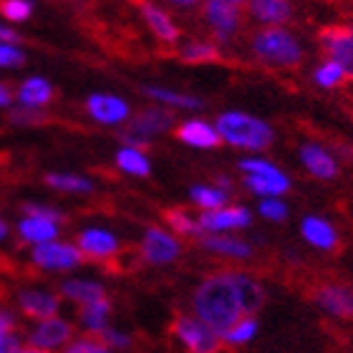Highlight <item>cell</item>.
<instances>
[{
	"label": "cell",
	"mask_w": 353,
	"mask_h": 353,
	"mask_svg": "<svg viewBox=\"0 0 353 353\" xmlns=\"http://www.w3.org/2000/svg\"><path fill=\"white\" fill-rule=\"evenodd\" d=\"M182 255V243L162 228H149L141 237V258L149 265H170Z\"/></svg>",
	"instance_id": "30bf717a"
},
{
	"label": "cell",
	"mask_w": 353,
	"mask_h": 353,
	"mask_svg": "<svg viewBox=\"0 0 353 353\" xmlns=\"http://www.w3.org/2000/svg\"><path fill=\"white\" fill-rule=\"evenodd\" d=\"M313 81H316L321 88H336V86H341V83L346 81V74H343V71H341V66H336L333 61H325V63H321V66L316 68Z\"/></svg>",
	"instance_id": "e575fe53"
},
{
	"label": "cell",
	"mask_w": 353,
	"mask_h": 353,
	"mask_svg": "<svg viewBox=\"0 0 353 353\" xmlns=\"http://www.w3.org/2000/svg\"><path fill=\"white\" fill-rule=\"evenodd\" d=\"M0 43L18 46V43H21V36H18V33H15L13 28H8L6 23H0Z\"/></svg>",
	"instance_id": "bcb514c9"
},
{
	"label": "cell",
	"mask_w": 353,
	"mask_h": 353,
	"mask_svg": "<svg viewBox=\"0 0 353 353\" xmlns=\"http://www.w3.org/2000/svg\"><path fill=\"white\" fill-rule=\"evenodd\" d=\"M0 13L10 23H26L33 15V3H28V0H6V3H0Z\"/></svg>",
	"instance_id": "d590c367"
},
{
	"label": "cell",
	"mask_w": 353,
	"mask_h": 353,
	"mask_svg": "<svg viewBox=\"0 0 353 353\" xmlns=\"http://www.w3.org/2000/svg\"><path fill=\"white\" fill-rule=\"evenodd\" d=\"M18 308L33 321H46V318H56L61 308V298L43 288H26L18 293Z\"/></svg>",
	"instance_id": "5bb4252c"
},
{
	"label": "cell",
	"mask_w": 353,
	"mask_h": 353,
	"mask_svg": "<svg viewBox=\"0 0 353 353\" xmlns=\"http://www.w3.org/2000/svg\"><path fill=\"white\" fill-rule=\"evenodd\" d=\"M250 15L255 21L270 28H280L283 23L293 18V6L285 0H252L250 3Z\"/></svg>",
	"instance_id": "44dd1931"
},
{
	"label": "cell",
	"mask_w": 353,
	"mask_h": 353,
	"mask_svg": "<svg viewBox=\"0 0 353 353\" xmlns=\"http://www.w3.org/2000/svg\"><path fill=\"white\" fill-rule=\"evenodd\" d=\"M30 260H33V265L43 268V270L61 272V270H74V268H79V265L83 263V255L74 243H61V240H53V243H46V245L33 248Z\"/></svg>",
	"instance_id": "ba28073f"
},
{
	"label": "cell",
	"mask_w": 353,
	"mask_h": 353,
	"mask_svg": "<svg viewBox=\"0 0 353 353\" xmlns=\"http://www.w3.org/2000/svg\"><path fill=\"white\" fill-rule=\"evenodd\" d=\"M192 305H194V318H199L220 339H225V333L243 318V310H240V303H237L235 283H232L230 272L210 275L207 280H202L197 290H194Z\"/></svg>",
	"instance_id": "6da1fadb"
},
{
	"label": "cell",
	"mask_w": 353,
	"mask_h": 353,
	"mask_svg": "<svg viewBox=\"0 0 353 353\" xmlns=\"http://www.w3.org/2000/svg\"><path fill=\"white\" fill-rule=\"evenodd\" d=\"M26 210V214H30V217H43V220H53V222H63V214L56 210V207H48V205H26L23 207Z\"/></svg>",
	"instance_id": "b9f144b4"
},
{
	"label": "cell",
	"mask_w": 353,
	"mask_h": 353,
	"mask_svg": "<svg viewBox=\"0 0 353 353\" xmlns=\"http://www.w3.org/2000/svg\"><path fill=\"white\" fill-rule=\"evenodd\" d=\"M172 333L190 353H220L222 339L194 316H176Z\"/></svg>",
	"instance_id": "52a82bcc"
},
{
	"label": "cell",
	"mask_w": 353,
	"mask_h": 353,
	"mask_svg": "<svg viewBox=\"0 0 353 353\" xmlns=\"http://www.w3.org/2000/svg\"><path fill=\"white\" fill-rule=\"evenodd\" d=\"M243 8V3H235V0H210V3H205V21L220 43H230L240 33L245 13Z\"/></svg>",
	"instance_id": "5b68a950"
},
{
	"label": "cell",
	"mask_w": 353,
	"mask_h": 353,
	"mask_svg": "<svg viewBox=\"0 0 353 353\" xmlns=\"http://www.w3.org/2000/svg\"><path fill=\"white\" fill-rule=\"evenodd\" d=\"M252 53L263 63L278 68H295L303 63L301 41L285 28H263L250 41Z\"/></svg>",
	"instance_id": "3957f363"
},
{
	"label": "cell",
	"mask_w": 353,
	"mask_h": 353,
	"mask_svg": "<svg viewBox=\"0 0 353 353\" xmlns=\"http://www.w3.org/2000/svg\"><path fill=\"white\" fill-rule=\"evenodd\" d=\"M21 336L18 333H13V336H8L3 343H0V353H18L21 351Z\"/></svg>",
	"instance_id": "f6af8a7d"
},
{
	"label": "cell",
	"mask_w": 353,
	"mask_h": 353,
	"mask_svg": "<svg viewBox=\"0 0 353 353\" xmlns=\"http://www.w3.org/2000/svg\"><path fill=\"white\" fill-rule=\"evenodd\" d=\"M23 61H26V53L18 46L0 43V68H18L23 66Z\"/></svg>",
	"instance_id": "ab89813d"
},
{
	"label": "cell",
	"mask_w": 353,
	"mask_h": 353,
	"mask_svg": "<svg viewBox=\"0 0 353 353\" xmlns=\"http://www.w3.org/2000/svg\"><path fill=\"white\" fill-rule=\"evenodd\" d=\"M202 248L207 252H214V255H225V258H235V260H245L252 255L250 243L245 240H237V237H228V235H207L202 237Z\"/></svg>",
	"instance_id": "603a6c76"
},
{
	"label": "cell",
	"mask_w": 353,
	"mask_h": 353,
	"mask_svg": "<svg viewBox=\"0 0 353 353\" xmlns=\"http://www.w3.org/2000/svg\"><path fill=\"white\" fill-rule=\"evenodd\" d=\"M76 248L81 250L83 258L91 260H109L119 252V240L117 235H111L109 230L103 228H86L79 235Z\"/></svg>",
	"instance_id": "9a60e30c"
},
{
	"label": "cell",
	"mask_w": 353,
	"mask_h": 353,
	"mask_svg": "<svg viewBox=\"0 0 353 353\" xmlns=\"http://www.w3.org/2000/svg\"><path fill=\"white\" fill-rule=\"evenodd\" d=\"M99 341H101L106 348H111V351H114V348H129L132 346V339L121 331H114V328H106V331L99 336Z\"/></svg>",
	"instance_id": "60d3db41"
},
{
	"label": "cell",
	"mask_w": 353,
	"mask_h": 353,
	"mask_svg": "<svg viewBox=\"0 0 353 353\" xmlns=\"http://www.w3.org/2000/svg\"><path fill=\"white\" fill-rule=\"evenodd\" d=\"M240 170L245 174H255V176H272L280 174V170L272 162H265V159H258V157H250V159H243L240 162Z\"/></svg>",
	"instance_id": "74e56055"
},
{
	"label": "cell",
	"mask_w": 353,
	"mask_h": 353,
	"mask_svg": "<svg viewBox=\"0 0 353 353\" xmlns=\"http://www.w3.org/2000/svg\"><path fill=\"white\" fill-rule=\"evenodd\" d=\"M61 293L66 295L68 301L79 303L81 308L91 305L96 301H103L106 295H103V288L94 280H83V278H74V280H66L63 285H61Z\"/></svg>",
	"instance_id": "d4e9b609"
},
{
	"label": "cell",
	"mask_w": 353,
	"mask_h": 353,
	"mask_svg": "<svg viewBox=\"0 0 353 353\" xmlns=\"http://www.w3.org/2000/svg\"><path fill=\"white\" fill-rule=\"evenodd\" d=\"M313 301L318 308H323L328 316L353 318V288L346 283H323L316 288Z\"/></svg>",
	"instance_id": "8fae6325"
},
{
	"label": "cell",
	"mask_w": 353,
	"mask_h": 353,
	"mask_svg": "<svg viewBox=\"0 0 353 353\" xmlns=\"http://www.w3.org/2000/svg\"><path fill=\"white\" fill-rule=\"evenodd\" d=\"M176 137H179V141H184V144H190V147H194V149H214L222 144L217 129H214L212 124L202 121V119L184 121V124L176 129Z\"/></svg>",
	"instance_id": "e0dca14e"
},
{
	"label": "cell",
	"mask_w": 353,
	"mask_h": 353,
	"mask_svg": "<svg viewBox=\"0 0 353 353\" xmlns=\"http://www.w3.org/2000/svg\"><path fill=\"white\" fill-rule=\"evenodd\" d=\"M18 353H46V351H38V348H30V346H26V348H21Z\"/></svg>",
	"instance_id": "681fc988"
},
{
	"label": "cell",
	"mask_w": 353,
	"mask_h": 353,
	"mask_svg": "<svg viewBox=\"0 0 353 353\" xmlns=\"http://www.w3.org/2000/svg\"><path fill=\"white\" fill-rule=\"evenodd\" d=\"M214 129L225 144L248 149V152H263L275 141V132L268 121L243 114V111H222Z\"/></svg>",
	"instance_id": "7a4b0ae2"
},
{
	"label": "cell",
	"mask_w": 353,
	"mask_h": 353,
	"mask_svg": "<svg viewBox=\"0 0 353 353\" xmlns=\"http://www.w3.org/2000/svg\"><path fill=\"white\" fill-rule=\"evenodd\" d=\"M245 187L252 192V194H260L263 199L268 197H280L290 190V179H288L283 172L272 176H255V174H245Z\"/></svg>",
	"instance_id": "484cf974"
},
{
	"label": "cell",
	"mask_w": 353,
	"mask_h": 353,
	"mask_svg": "<svg viewBox=\"0 0 353 353\" xmlns=\"http://www.w3.org/2000/svg\"><path fill=\"white\" fill-rule=\"evenodd\" d=\"M6 237H8V225L0 220V240H6Z\"/></svg>",
	"instance_id": "c3c4849f"
},
{
	"label": "cell",
	"mask_w": 353,
	"mask_h": 353,
	"mask_svg": "<svg viewBox=\"0 0 353 353\" xmlns=\"http://www.w3.org/2000/svg\"><path fill=\"white\" fill-rule=\"evenodd\" d=\"M321 48L333 61L346 79H353V23H331L321 30Z\"/></svg>",
	"instance_id": "277c9868"
},
{
	"label": "cell",
	"mask_w": 353,
	"mask_h": 353,
	"mask_svg": "<svg viewBox=\"0 0 353 353\" xmlns=\"http://www.w3.org/2000/svg\"><path fill=\"white\" fill-rule=\"evenodd\" d=\"M301 162H303V167L313 176H318V179H333V176L339 174V162H336L321 144H303Z\"/></svg>",
	"instance_id": "d6986e66"
},
{
	"label": "cell",
	"mask_w": 353,
	"mask_h": 353,
	"mask_svg": "<svg viewBox=\"0 0 353 353\" xmlns=\"http://www.w3.org/2000/svg\"><path fill=\"white\" fill-rule=\"evenodd\" d=\"M258 210H260V214H263L265 220H272V222H283L288 217V205L280 197L260 199Z\"/></svg>",
	"instance_id": "8d00e7d4"
},
{
	"label": "cell",
	"mask_w": 353,
	"mask_h": 353,
	"mask_svg": "<svg viewBox=\"0 0 353 353\" xmlns=\"http://www.w3.org/2000/svg\"><path fill=\"white\" fill-rule=\"evenodd\" d=\"M18 101L23 103V109H36L41 111L43 106L53 101V86L51 81H46L41 76H30L21 83L18 88Z\"/></svg>",
	"instance_id": "7402d4cb"
},
{
	"label": "cell",
	"mask_w": 353,
	"mask_h": 353,
	"mask_svg": "<svg viewBox=\"0 0 353 353\" xmlns=\"http://www.w3.org/2000/svg\"><path fill=\"white\" fill-rule=\"evenodd\" d=\"M13 103V94H10V88L6 83H0V109H8Z\"/></svg>",
	"instance_id": "7dc6e473"
},
{
	"label": "cell",
	"mask_w": 353,
	"mask_h": 353,
	"mask_svg": "<svg viewBox=\"0 0 353 353\" xmlns=\"http://www.w3.org/2000/svg\"><path fill=\"white\" fill-rule=\"evenodd\" d=\"M182 59L190 61V63H207V61H217L220 59V48L210 41H190V43L182 46Z\"/></svg>",
	"instance_id": "1f68e13d"
},
{
	"label": "cell",
	"mask_w": 353,
	"mask_h": 353,
	"mask_svg": "<svg viewBox=\"0 0 353 353\" xmlns=\"http://www.w3.org/2000/svg\"><path fill=\"white\" fill-rule=\"evenodd\" d=\"M109 316H111V303L103 298V301H96L86 308H81V323L86 331H91L94 336H101L106 328H109Z\"/></svg>",
	"instance_id": "4316f807"
},
{
	"label": "cell",
	"mask_w": 353,
	"mask_h": 353,
	"mask_svg": "<svg viewBox=\"0 0 353 353\" xmlns=\"http://www.w3.org/2000/svg\"><path fill=\"white\" fill-rule=\"evenodd\" d=\"M74 339V325L63 321V318H46V321H38L33 325V331L28 336L30 348H38V351H59V348H66Z\"/></svg>",
	"instance_id": "9c48e42d"
},
{
	"label": "cell",
	"mask_w": 353,
	"mask_h": 353,
	"mask_svg": "<svg viewBox=\"0 0 353 353\" xmlns=\"http://www.w3.org/2000/svg\"><path fill=\"white\" fill-rule=\"evenodd\" d=\"M174 117L164 109H144L129 121V129L124 132V147L132 149H144L149 141L154 139L157 134H164L172 129Z\"/></svg>",
	"instance_id": "8992f818"
},
{
	"label": "cell",
	"mask_w": 353,
	"mask_h": 353,
	"mask_svg": "<svg viewBox=\"0 0 353 353\" xmlns=\"http://www.w3.org/2000/svg\"><path fill=\"white\" fill-rule=\"evenodd\" d=\"M232 275V283H235V293H237V303H240V310L243 316L255 318L260 308L265 303V290L258 280L245 275V272H230Z\"/></svg>",
	"instance_id": "2e32d148"
},
{
	"label": "cell",
	"mask_w": 353,
	"mask_h": 353,
	"mask_svg": "<svg viewBox=\"0 0 353 353\" xmlns=\"http://www.w3.org/2000/svg\"><path fill=\"white\" fill-rule=\"evenodd\" d=\"M15 121V124H36V121H41V114H38L36 109H18L13 111V117H10Z\"/></svg>",
	"instance_id": "ee69618b"
},
{
	"label": "cell",
	"mask_w": 353,
	"mask_h": 353,
	"mask_svg": "<svg viewBox=\"0 0 353 353\" xmlns=\"http://www.w3.org/2000/svg\"><path fill=\"white\" fill-rule=\"evenodd\" d=\"M59 232H61L59 222L43 220V217H30V214H26L18 222V235H21V240L23 243H30L33 248L59 240Z\"/></svg>",
	"instance_id": "ac0fdd59"
},
{
	"label": "cell",
	"mask_w": 353,
	"mask_h": 353,
	"mask_svg": "<svg viewBox=\"0 0 353 353\" xmlns=\"http://www.w3.org/2000/svg\"><path fill=\"white\" fill-rule=\"evenodd\" d=\"M86 111L88 117L96 119L99 124H124L126 119L132 117V109L124 99L111 94H91L86 99Z\"/></svg>",
	"instance_id": "4fadbf2b"
},
{
	"label": "cell",
	"mask_w": 353,
	"mask_h": 353,
	"mask_svg": "<svg viewBox=\"0 0 353 353\" xmlns=\"http://www.w3.org/2000/svg\"><path fill=\"white\" fill-rule=\"evenodd\" d=\"M15 333V316L8 308H0V343Z\"/></svg>",
	"instance_id": "7bdbcfd3"
},
{
	"label": "cell",
	"mask_w": 353,
	"mask_h": 353,
	"mask_svg": "<svg viewBox=\"0 0 353 353\" xmlns=\"http://www.w3.org/2000/svg\"><path fill=\"white\" fill-rule=\"evenodd\" d=\"M117 167L126 174L134 176H147L152 164H149V157L141 152V149H132V147H121L117 152Z\"/></svg>",
	"instance_id": "f1b7e54d"
},
{
	"label": "cell",
	"mask_w": 353,
	"mask_h": 353,
	"mask_svg": "<svg viewBox=\"0 0 353 353\" xmlns=\"http://www.w3.org/2000/svg\"><path fill=\"white\" fill-rule=\"evenodd\" d=\"M192 202L199 205L205 212H214L228 205V192H222L220 187H207V184H197L192 187Z\"/></svg>",
	"instance_id": "4dcf8cb0"
},
{
	"label": "cell",
	"mask_w": 353,
	"mask_h": 353,
	"mask_svg": "<svg viewBox=\"0 0 353 353\" xmlns=\"http://www.w3.org/2000/svg\"><path fill=\"white\" fill-rule=\"evenodd\" d=\"M197 222H199V228H202V232L222 235L225 230L250 228L252 214L248 207H222V210H214V212H202Z\"/></svg>",
	"instance_id": "7c38bea8"
},
{
	"label": "cell",
	"mask_w": 353,
	"mask_h": 353,
	"mask_svg": "<svg viewBox=\"0 0 353 353\" xmlns=\"http://www.w3.org/2000/svg\"><path fill=\"white\" fill-rule=\"evenodd\" d=\"M63 353H114L111 348H106L99 339L94 336H86V339H76L66 346Z\"/></svg>",
	"instance_id": "f35d334b"
},
{
	"label": "cell",
	"mask_w": 353,
	"mask_h": 353,
	"mask_svg": "<svg viewBox=\"0 0 353 353\" xmlns=\"http://www.w3.org/2000/svg\"><path fill=\"white\" fill-rule=\"evenodd\" d=\"M301 232L318 250H336L339 248V232L323 217H305L301 225Z\"/></svg>",
	"instance_id": "ffe728a7"
},
{
	"label": "cell",
	"mask_w": 353,
	"mask_h": 353,
	"mask_svg": "<svg viewBox=\"0 0 353 353\" xmlns=\"http://www.w3.org/2000/svg\"><path fill=\"white\" fill-rule=\"evenodd\" d=\"M255 333H258V321L250 318V316H243L228 333H225V339L222 341L230 343V346H240V343H248Z\"/></svg>",
	"instance_id": "d6a6232c"
},
{
	"label": "cell",
	"mask_w": 353,
	"mask_h": 353,
	"mask_svg": "<svg viewBox=\"0 0 353 353\" xmlns=\"http://www.w3.org/2000/svg\"><path fill=\"white\" fill-rule=\"evenodd\" d=\"M167 222H170V228L174 230L176 235L197 237L199 232H202V228H199V222L194 220L192 214L184 212V210H170V212H167Z\"/></svg>",
	"instance_id": "836d02e7"
},
{
	"label": "cell",
	"mask_w": 353,
	"mask_h": 353,
	"mask_svg": "<svg viewBox=\"0 0 353 353\" xmlns=\"http://www.w3.org/2000/svg\"><path fill=\"white\" fill-rule=\"evenodd\" d=\"M141 13H144V21H147V26L152 28V33H154L159 41H164V43H174L176 38H179V28L174 26V21L170 18V13L167 10H162V8L157 6H141Z\"/></svg>",
	"instance_id": "cb8c5ba5"
},
{
	"label": "cell",
	"mask_w": 353,
	"mask_h": 353,
	"mask_svg": "<svg viewBox=\"0 0 353 353\" xmlns=\"http://www.w3.org/2000/svg\"><path fill=\"white\" fill-rule=\"evenodd\" d=\"M46 184H51L53 190L59 192H68V194H88V192H94L91 179H86L81 174H66V172L46 174Z\"/></svg>",
	"instance_id": "83f0119b"
},
{
	"label": "cell",
	"mask_w": 353,
	"mask_h": 353,
	"mask_svg": "<svg viewBox=\"0 0 353 353\" xmlns=\"http://www.w3.org/2000/svg\"><path fill=\"white\" fill-rule=\"evenodd\" d=\"M144 94L152 96L159 103L176 106V109H199L202 106V99H197V96L179 94V91H172V88H164V86H144Z\"/></svg>",
	"instance_id": "f546056e"
}]
</instances>
